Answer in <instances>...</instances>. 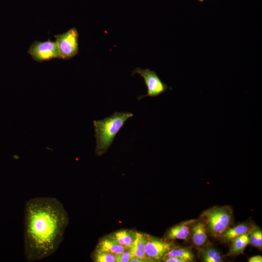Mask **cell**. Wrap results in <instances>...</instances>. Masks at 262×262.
<instances>
[{"label":"cell","mask_w":262,"mask_h":262,"mask_svg":"<svg viewBox=\"0 0 262 262\" xmlns=\"http://www.w3.org/2000/svg\"><path fill=\"white\" fill-rule=\"evenodd\" d=\"M254 225L248 223H241L232 227H229L220 236L224 242H229L231 240L245 234H248Z\"/></svg>","instance_id":"8fae6325"},{"label":"cell","mask_w":262,"mask_h":262,"mask_svg":"<svg viewBox=\"0 0 262 262\" xmlns=\"http://www.w3.org/2000/svg\"><path fill=\"white\" fill-rule=\"evenodd\" d=\"M135 233L129 230H120L112 235L119 244L129 249L135 239Z\"/></svg>","instance_id":"9a60e30c"},{"label":"cell","mask_w":262,"mask_h":262,"mask_svg":"<svg viewBox=\"0 0 262 262\" xmlns=\"http://www.w3.org/2000/svg\"><path fill=\"white\" fill-rule=\"evenodd\" d=\"M196 219L186 220L172 227L168 231L167 239L169 240H187L190 236V228Z\"/></svg>","instance_id":"9c48e42d"},{"label":"cell","mask_w":262,"mask_h":262,"mask_svg":"<svg viewBox=\"0 0 262 262\" xmlns=\"http://www.w3.org/2000/svg\"><path fill=\"white\" fill-rule=\"evenodd\" d=\"M201 217L208 232L215 238H220L232 222L233 211L229 206H216L204 211Z\"/></svg>","instance_id":"3957f363"},{"label":"cell","mask_w":262,"mask_h":262,"mask_svg":"<svg viewBox=\"0 0 262 262\" xmlns=\"http://www.w3.org/2000/svg\"><path fill=\"white\" fill-rule=\"evenodd\" d=\"M59 58L70 59L79 52V34L77 29L72 28L66 32L55 35Z\"/></svg>","instance_id":"277c9868"},{"label":"cell","mask_w":262,"mask_h":262,"mask_svg":"<svg viewBox=\"0 0 262 262\" xmlns=\"http://www.w3.org/2000/svg\"><path fill=\"white\" fill-rule=\"evenodd\" d=\"M230 242L231 244L228 256H233L243 254L246 247L249 244L248 234L238 236Z\"/></svg>","instance_id":"4fadbf2b"},{"label":"cell","mask_w":262,"mask_h":262,"mask_svg":"<svg viewBox=\"0 0 262 262\" xmlns=\"http://www.w3.org/2000/svg\"><path fill=\"white\" fill-rule=\"evenodd\" d=\"M96 249L116 255L123 252L127 249L119 244L111 234L110 236L101 239L98 244Z\"/></svg>","instance_id":"30bf717a"},{"label":"cell","mask_w":262,"mask_h":262,"mask_svg":"<svg viewBox=\"0 0 262 262\" xmlns=\"http://www.w3.org/2000/svg\"><path fill=\"white\" fill-rule=\"evenodd\" d=\"M130 262H150L149 260H146V259H138V258H132Z\"/></svg>","instance_id":"7402d4cb"},{"label":"cell","mask_w":262,"mask_h":262,"mask_svg":"<svg viewBox=\"0 0 262 262\" xmlns=\"http://www.w3.org/2000/svg\"><path fill=\"white\" fill-rule=\"evenodd\" d=\"M166 262H185L184 260L178 258H166L163 259Z\"/></svg>","instance_id":"ffe728a7"},{"label":"cell","mask_w":262,"mask_h":262,"mask_svg":"<svg viewBox=\"0 0 262 262\" xmlns=\"http://www.w3.org/2000/svg\"><path fill=\"white\" fill-rule=\"evenodd\" d=\"M69 222L62 203L54 197L32 198L24 210V255L36 262L54 253L62 242Z\"/></svg>","instance_id":"6da1fadb"},{"label":"cell","mask_w":262,"mask_h":262,"mask_svg":"<svg viewBox=\"0 0 262 262\" xmlns=\"http://www.w3.org/2000/svg\"><path fill=\"white\" fill-rule=\"evenodd\" d=\"M208 231L204 222L196 220L190 228V237L194 245L197 247L204 246L208 241Z\"/></svg>","instance_id":"ba28073f"},{"label":"cell","mask_w":262,"mask_h":262,"mask_svg":"<svg viewBox=\"0 0 262 262\" xmlns=\"http://www.w3.org/2000/svg\"><path fill=\"white\" fill-rule=\"evenodd\" d=\"M201 260L204 262H222L223 257L220 253L214 247L208 246L201 252Z\"/></svg>","instance_id":"2e32d148"},{"label":"cell","mask_w":262,"mask_h":262,"mask_svg":"<svg viewBox=\"0 0 262 262\" xmlns=\"http://www.w3.org/2000/svg\"><path fill=\"white\" fill-rule=\"evenodd\" d=\"M133 116L129 112H115L108 117L93 121L97 155L100 156L106 153L126 121Z\"/></svg>","instance_id":"7a4b0ae2"},{"label":"cell","mask_w":262,"mask_h":262,"mask_svg":"<svg viewBox=\"0 0 262 262\" xmlns=\"http://www.w3.org/2000/svg\"><path fill=\"white\" fill-rule=\"evenodd\" d=\"M28 53L34 61L38 62L59 58L56 43L49 39L43 42L34 41L30 47Z\"/></svg>","instance_id":"8992f818"},{"label":"cell","mask_w":262,"mask_h":262,"mask_svg":"<svg viewBox=\"0 0 262 262\" xmlns=\"http://www.w3.org/2000/svg\"><path fill=\"white\" fill-rule=\"evenodd\" d=\"M93 260L96 262H116V255L96 249L93 255Z\"/></svg>","instance_id":"ac0fdd59"},{"label":"cell","mask_w":262,"mask_h":262,"mask_svg":"<svg viewBox=\"0 0 262 262\" xmlns=\"http://www.w3.org/2000/svg\"><path fill=\"white\" fill-rule=\"evenodd\" d=\"M146 242L147 235L141 233L136 232L135 239L131 246L129 249L132 258L149 260L147 259L145 252ZM149 261L150 262V260Z\"/></svg>","instance_id":"7c38bea8"},{"label":"cell","mask_w":262,"mask_h":262,"mask_svg":"<svg viewBox=\"0 0 262 262\" xmlns=\"http://www.w3.org/2000/svg\"><path fill=\"white\" fill-rule=\"evenodd\" d=\"M249 262H262V257L261 255H256L248 259Z\"/></svg>","instance_id":"44dd1931"},{"label":"cell","mask_w":262,"mask_h":262,"mask_svg":"<svg viewBox=\"0 0 262 262\" xmlns=\"http://www.w3.org/2000/svg\"><path fill=\"white\" fill-rule=\"evenodd\" d=\"M198 1H199L200 2H203L204 0H198Z\"/></svg>","instance_id":"603a6c76"},{"label":"cell","mask_w":262,"mask_h":262,"mask_svg":"<svg viewBox=\"0 0 262 262\" xmlns=\"http://www.w3.org/2000/svg\"><path fill=\"white\" fill-rule=\"evenodd\" d=\"M249 244L252 246L262 248V230L255 226H253L248 233Z\"/></svg>","instance_id":"e0dca14e"},{"label":"cell","mask_w":262,"mask_h":262,"mask_svg":"<svg viewBox=\"0 0 262 262\" xmlns=\"http://www.w3.org/2000/svg\"><path fill=\"white\" fill-rule=\"evenodd\" d=\"M171 257L182 259L185 262L195 261V256L193 252L189 248L184 247H173L165 254L164 259Z\"/></svg>","instance_id":"5bb4252c"},{"label":"cell","mask_w":262,"mask_h":262,"mask_svg":"<svg viewBox=\"0 0 262 262\" xmlns=\"http://www.w3.org/2000/svg\"><path fill=\"white\" fill-rule=\"evenodd\" d=\"M138 74L144 80L147 88L146 95L137 98L140 100L144 97H156L164 93L167 89V84L163 82L154 71L149 68L141 69L137 67L132 71V75Z\"/></svg>","instance_id":"5b68a950"},{"label":"cell","mask_w":262,"mask_h":262,"mask_svg":"<svg viewBox=\"0 0 262 262\" xmlns=\"http://www.w3.org/2000/svg\"><path fill=\"white\" fill-rule=\"evenodd\" d=\"M173 247L171 243L157 237L147 235L145 252L150 262L163 260L165 254Z\"/></svg>","instance_id":"52a82bcc"},{"label":"cell","mask_w":262,"mask_h":262,"mask_svg":"<svg viewBox=\"0 0 262 262\" xmlns=\"http://www.w3.org/2000/svg\"><path fill=\"white\" fill-rule=\"evenodd\" d=\"M132 258L131 254L129 251H125L123 252L116 255V262H128Z\"/></svg>","instance_id":"d6986e66"}]
</instances>
